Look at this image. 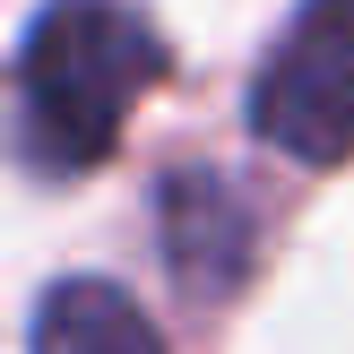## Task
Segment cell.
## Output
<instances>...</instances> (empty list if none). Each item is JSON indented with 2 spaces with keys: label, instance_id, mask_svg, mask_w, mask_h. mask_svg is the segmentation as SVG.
Masks as SVG:
<instances>
[{
  "label": "cell",
  "instance_id": "2",
  "mask_svg": "<svg viewBox=\"0 0 354 354\" xmlns=\"http://www.w3.org/2000/svg\"><path fill=\"white\" fill-rule=\"evenodd\" d=\"M251 130L294 165L354 156V0H303L251 78Z\"/></svg>",
  "mask_w": 354,
  "mask_h": 354
},
{
  "label": "cell",
  "instance_id": "3",
  "mask_svg": "<svg viewBox=\"0 0 354 354\" xmlns=\"http://www.w3.org/2000/svg\"><path fill=\"white\" fill-rule=\"evenodd\" d=\"M165 251H173V277L190 294H225L251 268V207H242V190L225 173L182 165L165 182Z\"/></svg>",
  "mask_w": 354,
  "mask_h": 354
},
{
  "label": "cell",
  "instance_id": "4",
  "mask_svg": "<svg viewBox=\"0 0 354 354\" xmlns=\"http://www.w3.org/2000/svg\"><path fill=\"white\" fill-rule=\"evenodd\" d=\"M26 354H165V337L113 277H61L35 303Z\"/></svg>",
  "mask_w": 354,
  "mask_h": 354
},
{
  "label": "cell",
  "instance_id": "1",
  "mask_svg": "<svg viewBox=\"0 0 354 354\" xmlns=\"http://www.w3.org/2000/svg\"><path fill=\"white\" fill-rule=\"evenodd\" d=\"M165 78V44L130 0H52L17 44V130L44 173L113 156L121 113Z\"/></svg>",
  "mask_w": 354,
  "mask_h": 354
}]
</instances>
